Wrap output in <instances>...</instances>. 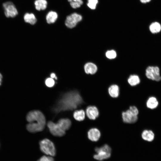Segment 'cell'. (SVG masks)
<instances>
[{
  "mask_svg": "<svg viewBox=\"0 0 161 161\" xmlns=\"http://www.w3.org/2000/svg\"><path fill=\"white\" fill-rule=\"evenodd\" d=\"M108 92L109 95L112 97H117L120 94V88L117 84L111 85L108 88Z\"/></svg>",
  "mask_w": 161,
  "mask_h": 161,
  "instance_id": "14",
  "label": "cell"
},
{
  "mask_svg": "<svg viewBox=\"0 0 161 161\" xmlns=\"http://www.w3.org/2000/svg\"><path fill=\"white\" fill-rule=\"evenodd\" d=\"M154 136L153 132L150 130H145L141 133V137L143 139L148 142L152 141L154 139Z\"/></svg>",
  "mask_w": 161,
  "mask_h": 161,
  "instance_id": "16",
  "label": "cell"
},
{
  "mask_svg": "<svg viewBox=\"0 0 161 161\" xmlns=\"http://www.w3.org/2000/svg\"><path fill=\"white\" fill-rule=\"evenodd\" d=\"M70 5L73 8H79L83 4L82 0H68Z\"/></svg>",
  "mask_w": 161,
  "mask_h": 161,
  "instance_id": "24",
  "label": "cell"
},
{
  "mask_svg": "<svg viewBox=\"0 0 161 161\" xmlns=\"http://www.w3.org/2000/svg\"><path fill=\"white\" fill-rule=\"evenodd\" d=\"M84 70L86 74L93 75L97 72V67L94 63L89 62L85 64Z\"/></svg>",
  "mask_w": 161,
  "mask_h": 161,
  "instance_id": "13",
  "label": "cell"
},
{
  "mask_svg": "<svg viewBox=\"0 0 161 161\" xmlns=\"http://www.w3.org/2000/svg\"><path fill=\"white\" fill-rule=\"evenodd\" d=\"M24 20L25 22L32 25L34 24L37 21L35 15L32 13H26L24 16Z\"/></svg>",
  "mask_w": 161,
  "mask_h": 161,
  "instance_id": "21",
  "label": "cell"
},
{
  "mask_svg": "<svg viewBox=\"0 0 161 161\" xmlns=\"http://www.w3.org/2000/svg\"><path fill=\"white\" fill-rule=\"evenodd\" d=\"M85 114L84 111L82 109L75 111L74 113V118L78 121L83 120L85 118Z\"/></svg>",
  "mask_w": 161,
  "mask_h": 161,
  "instance_id": "22",
  "label": "cell"
},
{
  "mask_svg": "<svg viewBox=\"0 0 161 161\" xmlns=\"http://www.w3.org/2000/svg\"><path fill=\"white\" fill-rule=\"evenodd\" d=\"M86 114L89 119L95 120L98 117L99 113L98 108L96 106H90L86 108Z\"/></svg>",
  "mask_w": 161,
  "mask_h": 161,
  "instance_id": "10",
  "label": "cell"
},
{
  "mask_svg": "<svg viewBox=\"0 0 161 161\" xmlns=\"http://www.w3.org/2000/svg\"><path fill=\"white\" fill-rule=\"evenodd\" d=\"M58 18L57 13L54 11H51L47 14L46 19L47 23L49 24L53 23Z\"/></svg>",
  "mask_w": 161,
  "mask_h": 161,
  "instance_id": "19",
  "label": "cell"
},
{
  "mask_svg": "<svg viewBox=\"0 0 161 161\" xmlns=\"http://www.w3.org/2000/svg\"><path fill=\"white\" fill-rule=\"evenodd\" d=\"M129 109L134 114L138 116L139 114V111L137 108L135 106H131L129 107Z\"/></svg>",
  "mask_w": 161,
  "mask_h": 161,
  "instance_id": "29",
  "label": "cell"
},
{
  "mask_svg": "<svg viewBox=\"0 0 161 161\" xmlns=\"http://www.w3.org/2000/svg\"><path fill=\"white\" fill-rule=\"evenodd\" d=\"M36 9L38 10H44L47 7V2L46 0H36L35 2Z\"/></svg>",
  "mask_w": 161,
  "mask_h": 161,
  "instance_id": "20",
  "label": "cell"
},
{
  "mask_svg": "<svg viewBox=\"0 0 161 161\" xmlns=\"http://www.w3.org/2000/svg\"><path fill=\"white\" fill-rule=\"evenodd\" d=\"M122 117L123 122L127 123H133L138 120V116L132 113L129 109L122 113Z\"/></svg>",
  "mask_w": 161,
  "mask_h": 161,
  "instance_id": "9",
  "label": "cell"
},
{
  "mask_svg": "<svg viewBox=\"0 0 161 161\" xmlns=\"http://www.w3.org/2000/svg\"><path fill=\"white\" fill-rule=\"evenodd\" d=\"M82 19V16L76 13H74L66 17L65 21L66 26L72 28L75 27L77 23Z\"/></svg>",
  "mask_w": 161,
  "mask_h": 161,
  "instance_id": "7",
  "label": "cell"
},
{
  "mask_svg": "<svg viewBox=\"0 0 161 161\" xmlns=\"http://www.w3.org/2000/svg\"><path fill=\"white\" fill-rule=\"evenodd\" d=\"M29 123L35 122L45 125L46 119L44 114L39 110H33L29 112L26 117Z\"/></svg>",
  "mask_w": 161,
  "mask_h": 161,
  "instance_id": "4",
  "label": "cell"
},
{
  "mask_svg": "<svg viewBox=\"0 0 161 161\" xmlns=\"http://www.w3.org/2000/svg\"><path fill=\"white\" fill-rule=\"evenodd\" d=\"M129 84L131 86H136L140 82V79L138 76L136 75H131L127 80Z\"/></svg>",
  "mask_w": 161,
  "mask_h": 161,
  "instance_id": "18",
  "label": "cell"
},
{
  "mask_svg": "<svg viewBox=\"0 0 161 161\" xmlns=\"http://www.w3.org/2000/svg\"><path fill=\"white\" fill-rule=\"evenodd\" d=\"M37 161H54V159L52 156H43L40 157Z\"/></svg>",
  "mask_w": 161,
  "mask_h": 161,
  "instance_id": "28",
  "label": "cell"
},
{
  "mask_svg": "<svg viewBox=\"0 0 161 161\" xmlns=\"http://www.w3.org/2000/svg\"><path fill=\"white\" fill-rule=\"evenodd\" d=\"M45 83L47 87H52L54 85L55 82L53 78H49L46 79L45 81Z\"/></svg>",
  "mask_w": 161,
  "mask_h": 161,
  "instance_id": "27",
  "label": "cell"
},
{
  "mask_svg": "<svg viewBox=\"0 0 161 161\" xmlns=\"http://www.w3.org/2000/svg\"><path fill=\"white\" fill-rule=\"evenodd\" d=\"M57 124L62 130L65 131L69 129L71 125V122L68 118H62L58 121Z\"/></svg>",
  "mask_w": 161,
  "mask_h": 161,
  "instance_id": "15",
  "label": "cell"
},
{
  "mask_svg": "<svg viewBox=\"0 0 161 161\" xmlns=\"http://www.w3.org/2000/svg\"><path fill=\"white\" fill-rule=\"evenodd\" d=\"M158 104L159 103L157 99L153 96L149 97L146 102L147 107L151 109L156 108L158 106Z\"/></svg>",
  "mask_w": 161,
  "mask_h": 161,
  "instance_id": "17",
  "label": "cell"
},
{
  "mask_svg": "<svg viewBox=\"0 0 161 161\" xmlns=\"http://www.w3.org/2000/svg\"><path fill=\"white\" fill-rule=\"evenodd\" d=\"M45 125L34 122L29 123L27 125V129L30 132L34 133L42 131L44 128Z\"/></svg>",
  "mask_w": 161,
  "mask_h": 161,
  "instance_id": "12",
  "label": "cell"
},
{
  "mask_svg": "<svg viewBox=\"0 0 161 161\" xmlns=\"http://www.w3.org/2000/svg\"><path fill=\"white\" fill-rule=\"evenodd\" d=\"M95 151L96 154L94 156V158L97 160L102 161L109 158L111 155V149L107 144H105L100 147H96Z\"/></svg>",
  "mask_w": 161,
  "mask_h": 161,
  "instance_id": "3",
  "label": "cell"
},
{
  "mask_svg": "<svg viewBox=\"0 0 161 161\" xmlns=\"http://www.w3.org/2000/svg\"><path fill=\"white\" fill-rule=\"evenodd\" d=\"M39 145L41 150L45 154L52 157L55 155V145L49 139H44L41 140L39 143Z\"/></svg>",
  "mask_w": 161,
  "mask_h": 161,
  "instance_id": "2",
  "label": "cell"
},
{
  "mask_svg": "<svg viewBox=\"0 0 161 161\" xmlns=\"http://www.w3.org/2000/svg\"><path fill=\"white\" fill-rule=\"evenodd\" d=\"M98 0H88L87 5L91 9H95L98 3Z\"/></svg>",
  "mask_w": 161,
  "mask_h": 161,
  "instance_id": "26",
  "label": "cell"
},
{
  "mask_svg": "<svg viewBox=\"0 0 161 161\" xmlns=\"http://www.w3.org/2000/svg\"><path fill=\"white\" fill-rule=\"evenodd\" d=\"M105 55L108 59H112L116 57L117 54L115 51L112 49L107 50L106 52Z\"/></svg>",
  "mask_w": 161,
  "mask_h": 161,
  "instance_id": "25",
  "label": "cell"
},
{
  "mask_svg": "<svg viewBox=\"0 0 161 161\" xmlns=\"http://www.w3.org/2000/svg\"><path fill=\"white\" fill-rule=\"evenodd\" d=\"M3 6L4 14L7 18L15 17L18 14V12L14 4L11 2L7 1L4 3Z\"/></svg>",
  "mask_w": 161,
  "mask_h": 161,
  "instance_id": "6",
  "label": "cell"
},
{
  "mask_svg": "<svg viewBox=\"0 0 161 161\" xmlns=\"http://www.w3.org/2000/svg\"><path fill=\"white\" fill-rule=\"evenodd\" d=\"M150 32L152 33H156L159 32L161 30V26L158 22L152 23L149 27Z\"/></svg>",
  "mask_w": 161,
  "mask_h": 161,
  "instance_id": "23",
  "label": "cell"
},
{
  "mask_svg": "<svg viewBox=\"0 0 161 161\" xmlns=\"http://www.w3.org/2000/svg\"><path fill=\"white\" fill-rule=\"evenodd\" d=\"M83 102L79 93L74 91L64 94L58 101L53 109L58 113L61 111L72 110L77 108Z\"/></svg>",
  "mask_w": 161,
  "mask_h": 161,
  "instance_id": "1",
  "label": "cell"
},
{
  "mask_svg": "<svg viewBox=\"0 0 161 161\" xmlns=\"http://www.w3.org/2000/svg\"><path fill=\"white\" fill-rule=\"evenodd\" d=\"M151 0H140V1L143 3H146L149 2Z\"/></svg>",
  "mask_w": 161,
  "mask_h": 161,
  "instance_id": "31",
  "label": "cell"
},
{
  "mask_svg": "<svg viewBox=\"0 0 161 161\" xmlns=\"http://www.w3.org/2000/svg\"><path fill=\"white\" fill-rule=\"evenodd\" d=\"M160 72L158 67L149 66L146 69L145 75L149 79L158 81L161 79Z\"/></svg>",
  "mask_w": 161,
  "mask_h": 161,
  "instance_id": "5",
  "label": "cell"
},
{
  "mask_svg": "<svg viewBox=\"0 0 161 161\" xmlns=\"http://www.w3.org/2000/svg\"><path fill=\"white\" fill-rule=\"evenodd\" d=\"M47 125L51 133L55 136L61 137L65 134V131L62 130L57 123L50 121L48 123Z\"/></svg>",
  "mask_w": 161,
  "mask_h": 161,
  "instance_id": "8",
  "label": "cell"
},
{
  "mask_svg": "<svg viewBox=\"0 0 161 161\" xmlns=\"http://www.w3.org/2000/svg\"><path fill=\"white\" fill-rule=\"evenodd\" d=\"M87 136L89 139L93 142L98 140L101 136L100 131L97 128H92L90 129L88 132Z\"/></svg>",
  "mask_w": 161,
  "mask_h": 161,
  "instance_id": "11",
  "label": "cell"
},
{
  "mask_svg": "<svg viewBox=\"0 0 161 161\" xmlns=\"http://www.w3.org/2000/svg\"><path fill=\"white\" fill-rule=\"evenodd\" d=\"M50 76L51 78L53 79L55 78L56 80L57 79V78L55 74L54 73H52L51 74Z\"/></svg>",
  "mask_w": 161,
  "mask_h": 161,
  "instance_id": "30",
  "label": "cell"
},
{
  "mask_svg": "<svg viewBox=\"0 0 161 161\" xmlns=\"http://www.w3.org/2000/svg\"><path fill=\"white\" fill-rule=\"evenodd\" d=\"M2 79V75L0 73V86L1 85Z\"/></svg>",
  "mask_w": 161,
  "mask_h": 161,
  "instance_id": "32",
  "label": "cell"
}]
</instances>
